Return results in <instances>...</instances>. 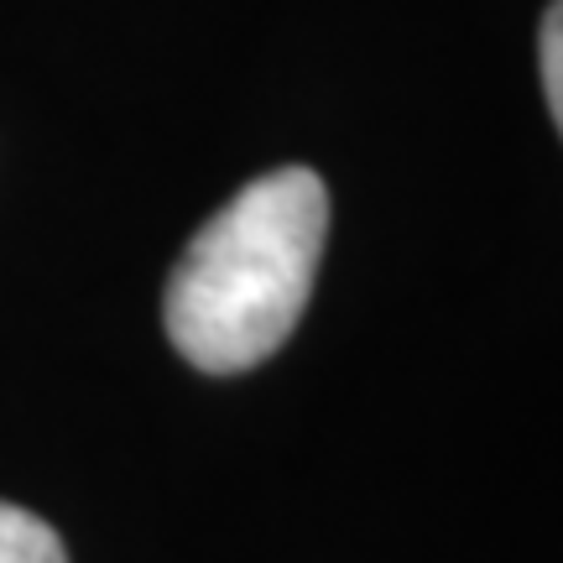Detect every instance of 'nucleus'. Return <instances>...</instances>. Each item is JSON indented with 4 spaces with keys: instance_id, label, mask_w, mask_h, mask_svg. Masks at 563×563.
Returning <instances> with one entry per match:
<instances>
[{
    "instance_id": "f257e3e1",
    "label": "nucleus",
    "mask_w": 563,
    "mask_h": 563,
    "mask_svg": "<svg viewBox=\"0 0 563 563\" xmlns=\"http://www.w3.org/2000/svg\"><path fill=\"white\" fill-rule=\"evenodd\" d=\"M329 235V188L313 167L251 178L183 245L162 323L194 371L241 376L298 329Z\"/></svg>"
},
{
    "instance_id": "f03ea898",
    "label": "nucleus",
    "mask_w": 563,
    "mask_h": 563,
    "mask_svg": "<svg viewBox=\"0 0 563 563\" xmlns=\"http://www.w3.org/2000/svg\"><path fill=\"white\" fill-rule=\"evenodd\" d=\"M0 563H68V553L37 511L0 501Z\"/></svg>"
},
{
    "instance_id": "7ed1b4c3",
    "label": "nucleus",
    "mask_w": 563,
    "mask_h": 563,
    "mask_svg": "<svg viewBox=\"0 0 563 563\" xmlns=\"http://www.w3.org/2000/svg\"><path fill=\"white\" fill-rule=\"evenodd\" d=\"M538 63H543V95H548V110L559 121V136H563V0H553L543 16V37H538Z\"/></svg>"
}]
</instances>
